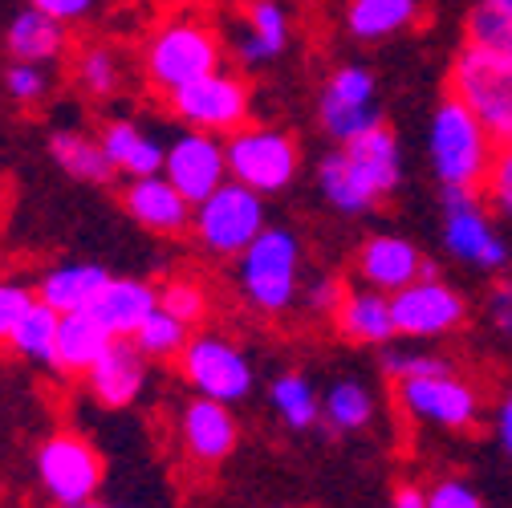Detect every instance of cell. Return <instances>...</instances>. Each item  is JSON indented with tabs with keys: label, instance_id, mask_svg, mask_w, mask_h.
<instances>
[{
	"label": "cell",
	"instance_id": "6da1fadb",
	"mask_svg": "<svg viewBox=\"0 0 512 508\" xmlns=\"http://www.w3.org/2000/svg\"><path fill=\"white\" fill-rule=\"evenodd\" d=\"M403 183V147L387 122L370 126L358 139L342 143L317 167V187L334 212L366 216L382 200H391Z\"/></svg>",
	"mask_w": 512,
	"mask_h": 508
},
{
	"label": "cell",
	"instance_id": "7a4b0ae2",
	"mask_svg": "<svg viewBox=\"0 0 512 508\" xmlns=\"http://www.w3.org/2000/svg\"><path fill=\"white\" fill-rule=\"evenodd\" d=\"M224 57L228 45L212 17H204L200 9H175L143 41V78L167 98L187 82L224 70Z\"/></svg>",
	"mask_w": 512,
	"mask_h": 508
},
{
	"label": "cell",
	"instance_id": "3957f363",
	"mask_svg": "<svg viewBox=\"0 0 512 508\" xmlns=\"http://www.w3.org/2000/svg\"><path fill=\"white\" fill-rule=\"evenodd\" d=\"M500 143L484 122L456 98L443 94L427 122V167L443 192H484Z\"/></svg>",
	"mask_w": 512,
	"mask_h": 508
},
{
	"label": "cell",
	"instance_id": "277c9868",
	"mask_svg": "<svg viewBox=\"0 0 512 508\" xmlns=\"http://www.w3.org/2000/svg\"><path fill=\"white\" fill-rule=\"evenodd\" d=\"M305 285V252L293 228L269 224L240 257H236V289L240 301L265 317H277L301 301Z\"/></svg>",
	"mask_w": 512,
	"mask_h": 508
},
{
	"label": "cell",
	"instance_id": "5b68a950",
	"mask_svg": "<svg viewBox=\"0 0 512 508\" xmlns=\"http://www.w3.org/2000/svg\"><path fill=\"white\" fill-rule=\"evenodd\" d=\"M447 94H456L496 143H512V53L464 41L447 70Z\"/></svg>",
	"mask_w": 512,
	"mask_h": 508
},
{
	"label": "cell",
	"instance_id": "8992f818",
	"mask_svg": "<svg viewBox=\"0 0 512 508\" xmlns=\"http://www.w3.org/2000/svg\"><path fill=\"white\" fill-rule=\"evenodd\" d=\"M265 228H269L265 196L236 179L220 183L212 196H204L191 208V236L216 261H236Z\"/></svg>",
	"mask_w": 512,
	"mask_h": 508
},
{
	"label": "cell",
	"instance_id": "52a82bcc",
	"mask_svg": "<svg viewBox=\"0 0 512 508\" xmlns=\"http://www.w3.org/2000/svg\"><path fill=\"white\" fill-rule=\"evenodd\" d=\"M439 240H443L447 257L468 269L500 273L512 265V248H508L504 232L496 228V216H492L484 192H443Z\"/></svg>",
	"mask_w": 512,
	"mask_h": 508
},
{
	"label": "cell",
	"instance_id": "ba28073f",
	"mask_svg": "<svg viewBox=\"0 0 512 508\" xmlns=\"http://www.w3.org/2000/svg\"><path fill=\"white\" fill-rule=\"evenodd\" d=\"M224 155H228V179L252 187L261 196L285 192L301 167L297 139L281 131V126H265V122H248L240 131H232L224 139Z\"/></svg>",
	"mask_w": 512,
	"mask_h": 508
},
{
	"label": "cell",
	"instance_id": "9c48e42d",
	"mask_svg": "<svg viewBox=\"0 0 512 508\" xmlns=\"http://www.w3.org/2000/svg\"><path fill=\"white\" fill-rule=\"evenodd\" d=\"M175 362H179V378L200 399H216L228 407L248 399L256 383V370L244 346H236L228 334H191Z\"/></svg>",
	"mask_w": 512,
	"mask_h": 508
},
{
	"label": "cell",
	"instance_id": "30bf717a",
	"mask_svg": "<svg viewBox=\"0 0 512 508\" xmlns=\"http://www.w3.org/2000/svg\"><path fill=\"white\" fill-rule=\"evenodd\" d=\"M167 106L187 131H204L220 139L252 122V90L232 70H216L200 82H187L183 90L167 94Z\"/></svg>",
	"mask_w": 512,
	"mask_h": 508
},
{
	"label": "cell",
	"instance_id": "8fae6325",
	"mask_svg": "<svg viewBox=\"0 0 512 508\" xmlns=\"http://www.w3.org/2000/svg\"><path fill=\"white\" fill-rule=\"evenodd\" d=\"M37 484L57 508L90 504L102 488V456L78 431H53L37 448Z\"/></svg>",
	"mask_w": 512,
	"mask_h": 508
},
{
	"label": "cell",
	"instance_id": "7c38bea8",
	"mask_svg": "<svg viewBox=\"0 0 512 508\" xmlns=\"http://www.w3.org/2000/svg\"><path fill=\"white\" fill-rule=\"evenodd\" d=\"M395 399L411 423L439 431H468L480 419V391L456 370L403 378V383H395Z\"/></svg>",
	"mask_w": 512,
	"mask_h": 508
},
{
	"label": "cell",
	"instance_id": "4fadbf2b",
	"mask_svg": "<svg viewBox=\"0 0 512 508\" xmlns=\"http://www.w3.org/2000/svg\"><path fill=\"white\" fill-rule=\"evenodd\" d=\"M391 313H395L399 338L431 342V338H447V334L464 330L468 297L456 285H447L439 273H423L419 281H411L407 289H399L391 297Z\"/></svg>",
	"mask_w": 512,
	"mask_h": 508
},
{
	"label": "cell",
	"instance_id": "5bb4252c",
	"mask_svg": "<svg viewBox=\"0 0 512 508\" xmlns=\"http://www.w3.org/2000/svg\"><path fill=\"white\" fill-rule=\"evenodd\" d=\"M378 122H387L378 106V78L366 66L346 61V66H338L326 78L322 94H317V126L342 147Z\"/></svg>",
	"mask_w": 512,
	"mask_h": 508
},
{
	"label": "cell",
	"instance_id": "9a60e30c",
	"mask_svg": "<svg viewBox=\"0 0 512 508\" xmlns=\"http://www.w3.org/2000/svg\"><path fill=\"white\" fill-rule=\"evenodd\" d=\"M163 175L175 183V192L196 208L204 196H212L220 183H228V155L220 135L204 131H183L167 143Z\"/></svg>",
	"mask_w": 512,
	"mask_h": 508
},
{
	"label": "cell",
	"instance_id": "2e32d148",
	"mask_svg": "<svg viewBox=\"0 0 512 508\" xmlns=\"http://www.w3.org/2000/svg\"><path fill=\"white\" fill-rule=\"evenodd\" d=\"M289 33L293 25L281 0H248L232 21L224 45L244 70H265L269 61H277L289 49Z\"/></svg>",
	"mask_w": 512,
	"mask_h": 508
},
{
	"label": "cell",
	"instance_id": "e0dca14e",
	"mask_svg": "<svg viewBox=\"0 0 512 508\" xmlns=\"http://www.w3.org/2000/svg\"><path fill=\"white\" fill-rule=\"evenodd\" d=\"M354 273L366 289H378L395 297L399 289H407L411 281H419L423 273H435V265H427V257L419 252V244H411L407 236L395 232H378L370 236L358 257H354Z\"/></svg>",
	"mask_w": 512,
	"mask_h": 508
},
{
	"label": "cell",
	"instance_id": "ac0fdd59",
	"mask_svg": "<svg viewBox=\"0 0 512 508\" xmlns=\"http://www.w3.org/2000/svg\"><path fill=\"white\" fill-rule=\"evenodd\" d=\"M179 443H183V452L196 464L216 468V464H224L236 452L240 423H236L228 403L196 395L191 403H183V411H179Z\"/></svg>",
	"mask_w": 512,
	"mask_h": 508
},
{
	"label": "cell",
	"instance_id": "d6986e66",
	"mask_svg": "<svg viewBox=\"0 0 512 508\" xmlns=\"http://www.w3.org/2000/svg\"><path fill=\"white\" fill-rule=\"evenodd\" d=\"M147 366H151L147 354L131 338H114L110 350L86 374V387H90L94 403H102L110 411H122V407L139 403V395L147 391Z\"/></svg>",
	"mask_w": 512,
	"mask_h": 508
},
{
	"label": "cell",
	"instance_id": "ffe728a7",
	"mask_svg": "<svg viewBox=\"0 0 512 508\" xmlns=\"http://www.w3.org/2000/svg\"><path fill=\"white\" fill-rule=\"evenodd\" d=\"M122 208L139 228L155 232V236H179L191 232V204L175 192V183L159 171V175H139L126 183L122 192Z\"/></svg>",
	"mask_w": 512,
	"mask_h": 508
},
{
	"label": "cell",
	"instance_id": "44dd1931",
	"mask_svg": "<svg viewBox=\"0 0 512 508\" xmlns=\"http://www.w3.org/2000/svg\"><path fill=\"white\" fill-rule=\"evenodd\" d=\"M155 305H159V285L139 277H110L86 313L110 338H135L139 326L155 313Z\"/></svg>",
	"mask_w": 512,
	"mask_h": 508
},
{
	"label": "cell",
	"instance_id": "7402d4cb",
	"mask_svg": "<svg viewBox=\"0 0 512 508\" xmlns=\"http://www.w3.org/2000/svg\"><path fill=\"white\" fill-rule=\"evenodd\" d=\"M334 326L346 342H358V346H391L399 338L391 297L378 289H366V285L346 289L342 305L334 309Z\"/></svg>",
	"mask_w": 512,
	"mask_h": 508
},
{
	"label": "cell",
	"instance_id": "603a6c76",
	"mask_svg": "<svg viewBox=\"0 0 512 508\" xmlns=\"http://www.w3.org/2000/svg\"><path fill=\"white\" fill-rule=\"evenodd\" d=\"M5 49L13 61H33V66H49V61H61L70 49V25L53 21L49 13L25 5L9 29H5Z\"/></svg>",
	"mask_w": 512,
	"mask_h": 508
},
{
	"label": "cell",
	"instance_id": "cb8c5ba5",
	"mask_svg": "<svg viewBox=\"0 0 512 508\" xmlns=\"http://www.w3.org/2000/svg\"><path fill=\"white\" fill-rule=\"evenodd\" d=\"M423 17V0H346L342 25L354 41L378 45L407 33Z\"/></svg>",
	"mask_w": 512,
	"mask_h": 508
},
{
	"label": "cell",
	"instance_id": "d4e9b609",
	"mask_svg": "<svg viewBox=\"0 0 512 508\" xmlns=\"http://www.w3.org/2000/svg\"><path fill=\"white\" fill-rule=\"evenodd\" d=\"M98 143H102L106 159L114 163V171L131 175V179H139V175H159V171H163L167 147H163L159 139H151L135 118H110V122L102 126Z\"/></svg>",
	"mask_w": 512,
	"mask_h": 508
},
{
	"label": "cell",
	"instance_id": "484cf974",
	"mask_svg": "<svg viewBox=\"0 0 512 508\" xmlns=\"http://www.w3.org/2000/svg\"><path fill=\"white\" fill-rule=\"evenodd\" d=\"M110 281V273L94 261H66L41 273L37 281V301L57 309V313H78L90 309V301L102 293V285Z\"/></svg>",
	"mask_w": 512,
	"mask_h": 508
},
{
	"label": "cell",
	"instance_id": "4316f807",
	"mask_svg": "<svg viewBox=\"0 0 512 508\" xmlns=\"http://www.w3.org/2000/svg\"><path fill=\"white\" fill-rule=\"evenodd\" d=\"M110 342H114V338L94 322L86 309L61 313V322H57V362H53V370L74 374V378H86V374L94 370V362L110 350Z\"/></svg>",
	"mask_w": 512,
	"mask_h": 508
},
{
	"label": "cell",
	"instance_id": "83f0119b",
	"mask_svg": "<svg viewBox=\"0 0 512 508\" xmlns=\"http://www.w3.org/2000/svg\"><path fill=\"white\" fill-rule=\"evenodd\" d=\"M49 159L82 183H110L118 175L114 163L106 159L102 143L82 135V131H53L49 135Z\"/></svg>",
	"mask_w": 512,
	"mask_h": 508
},
{
	"label": "cell",
	"instance_id": "f1b7e54d",
	"mask_svg": "<svg viewBox=\"0 0 512 508\" xmlns=\"http://www.w3.org/2000/svg\"><path fill=\"white\" fill-rule=\"evenodd\" d=\"M269 403H273V415L289 431H309V427H317V419H322V399H317V387L309 383L305 374H297V370H285V374L273 378Z\"/></svg>",
	"mask_w": 512,
	"mask_h": 508
},
{
	"label": "cell",
	"instance_id": "f546056e",
	"mask_svg": "<svg viewBox=\"0 0 512 508\" xmlns=\"http://www.w3.org/2000/svg\"><path fill=\"white\" fill-rule=\"evenodd\" d=\"M374 419V395L358 383V378H338L330 383V391L322 395V423L338 435L350 431H366Z\"/></svg>",
	"mask_w": 512,
	"mask_h": 508
},
{
	"label": "cell",
	"instance_id": "4dcf8cb0",
	"mask_svg": "<svg viewBox=\"0 0 512 508\" xmlns=\"http://www.w3.org/2000/svg\"><path fill=\"white\" fill-rule=\"evenodd\" d=\"M74 82L86 98H114L122 86V57L102 41L82 45L74 57Z\"/></svg>",
	"mask_w": 512,
	"mask_h": 508
},
{
	"label": "cell",
	"instance_id": "1f68e13d",
	"mask_svg": "<svg viewBox=\"0 0 512 508\" xmlns=\"http://www.w3.org/2000/svg\"><path fill=\"white\" fill-rule=\"evenodd\" d=\"M57 322H61V313L37 301V305L25 313V322L17 326L9 350H13L17 358L37 362V366H53V362H57Z\"/></svg>",
	"mask_w": 512,
	"mask_h": 508
},
{
	"label": "cell",
	"instance_id": "d6a6232c",
	"mask_svg": "<svg viewBox=\"0 0 512 508\" xmlns=\"http://www.w3.org/2000/svg\"><path fill=\"white\" fill-rule=\"evenodd\" d=\"M187 338H191V326H183L179 317H171L167 309L155 305V313L139 326V334H135L131 342L147 354V362H151V358H155V362H167V358H179V350L187 346Z\"/></svg>",
	"mask_w": 512,
	"mask_h": 508
},
{
	"label": "cell",
	"instance_id": "836d02e7",
	"mask_svg": "<svg viewBox=\"0 0 512 508\" xmlns=\"http://www.w3.org/2000/svg\"><path fill=\"white\" fill-rule=\"evenodd\" d=\"M159 309H167L171 317H179L183 326H204L208 313H212V301H208V289L196 281V277H171L159 285Z\"/></svg>",
	"mask_w": 512,
	"mask_h": 508
},
{
	"label": "cell",
	"instance_id": "e575fe53",
	"mask_svg": "<svg viewBox=\"0 0 512 508\" xmlns=\"http://www.w3.org/2000/svg\"><path fill=\"white\" fill-rule=\"evenodd\" d=\"M464 41L480 45V49H496V53H512V17L500 13L488 0H476L464 21Z\"/></svg>",
	"mask_w": 512,
	"mask_h": 508
},
{
	"label": "cell",
	"instance_id": "d590c367",
	"mask_svg": "<svg viewBox=\"0 0 512 508\" xmlns=\"http://www.w3.org/2000/svg\"><path fill=\"white\" fill-rule=\"evenodd\" d=\"M456 370L443 354H427V350H403V346H382V374L391 383H403V378H423V374H443Z\"/></svg>",
	"mask_w": 512,
	"mask_h": 508
},
{
	"label": "cell",
	"instance_id": "8d00e7d4",
	"mask_svg": "<svg viewBox=\"0 0 512 508\" xmlns=\"http://www.w3.org/2000/svg\"><path fill=\"white\" fill-rule=\"evenodd\" d=\"M37 305V289H29L25 281H5L0 277V346H9L17 326L25 322V313Z\"/></svg>",
	"mask_w": 512,
	"mask_h": 508
},
{
	"label": "cell",
	"instance_id": "74e56055",
	"mask_svg": "<svg viewBox=\"0 0 512 508\" xmlns=\"http://www.w3.org/2000/svg\"><path fill=\"white\" fill-rule=\"evenodd\" d=\"M49 82L53 78L45 74V66H33V61H13V66L5 70V90L21 106H37L49 94Z\"/></svg>",
	"mask_w": 512,
	"mask_h": 508
},
{
	"label": "cell",
	"instance_id": "f35d334b",
	"mask_svg": "<svg viewBox=\"0 0 512 508\" xmlns=\"http://www.w3.org/2000/svg\"><path fill=\"white\" fill-rule=\"evenodd\" d=\"M484 200L496 216L512 220V143H500V151H496V163L484 179Z\"/></svg>",
	"mask_w": 512,
	"mask_h": 508
},
{
	"label": "cell",
	"instance_id": "ab89813d",
	"mask_svg": "<svg viewBox=\"0 0 512 508\" xmlns=\"http://www.w3.org/2000/svg\"><path fill=\"white\" fill-rule=\"evenodd\" d=\"M427 508H488V504H484V496L468 480L443 476V480H435L427 488Z\"/></svg>",
	"mask_w": 512,
	"mask_h": 508
},
{
	"label": "cell",
	"instance_id": "60d3db41",
	"mask_svg": "<svg viewBox=\"0 0 512 508\" xmlns=\"http://www.w3.org/2000/svg\"><path fill=\"white\" fill-rule=\"evenodd\" d=\"M342 297H346V285L338 277H330V273H322V277H313V281L301 285V301H305L309 313L334 317V309L342 305Z\"/></svg>",
	"mask_w": 512,
	"mask_h": 508
},
{
	"label": "cell",
	"instance_id": "b9f144b4",
	"mask_svg": "<svg viewBox=\"0 0 512 508\" xmlns=\"http://www.w3.org/2000/svg\"><path fill=\"white\" fill-rule=\"evenodd\" d=\"M484 322L492 334L508 338L512 342V277L508 281H496L484 297Z\"/></svg>",
	"mask_w": 512,
	"mask_h": 508
},
{
	"label": "cell",
	"instance_id": "7bdbcfd3",
	"mask_svg": "<svg viewBox=\"0 0 512 508\" xmlns=\"http://www.w3.org/2000/svg\"><path fill=\"white\" fill-rule=\"evenodd\" d=\"M29 5L41 9V13H49L61 25H78V21H90L98 13L102 0H29Z\"/></svg>",
	"mask_w": 512,
	"mask_h": 508
},
{
	"label": "cell",
	"instance_id": "ee69618b",
	"mask_svg": "<svg viewBox=\"0 0 512 508\" xmlns=\"http://www.w3.org/2000/svg\"><path fill=\"white\" fill-rule=\"evenodd\" d=\"M496 439H500V448H504L508 460H512V387L504 391V399H500V407H496Z\"/></svg>",
	"mask_w": 512,
	"mask_h": 508
},
{
	"label": "cell",
	"instance_id": "f6af8a7d",
	"mask_svg": "<svg viewBox=\"0 0 512 508\" xmlns=\"http://www.w3.org/2000/svg\"><path fill=\"white\" fill-rule=\"evenodd\" d=\"M391 508H427V488L419 484H399L391 496Z\"/></svg>",
	"mask_w": 512,
	"mask_h": 508
},
{
	"label": "cell",
	"instance_id": "bcb514c9",
	"mask_svg": "<svg viewBox=\"0 0 512 508\" xmlns=\"http://www.w3.org/2000/svg\"><path fill=\"white\" fill-rule=\"evenodd\" d=\"M488 5H496L500 13H508V17H512V0H488Z\"/></svg>",
	"mask_w": 512,
	"mask_h": 508
},
{
	"label": "cell",
	"instance_id": "7dc6e473",
	"mask_svg": "<svg viewBox=\"0 0 512 508\" xmlns=\"http://www.w3.org/2000/svg\"><path fill=\"white\" fill-rule=\"evenodd\" d=\"M78 508H114V504H98V500H90V504H78Z\"/></svg>",
	"mask_w": 512,
	"mask_h": 508
},
{
	"label": "cell",
	"instance_id": "c3c4849f",
	"mask_svg": "<svg viewBox=\"0 0 512 508\" xmlns=\"http://www.w3.org/2000/svg\"><path fill=\"white\" fill-rule=\"evenodd\" d=\"M163 5H191V0H163Z\"/></svg>",
	"mask_w": 512,
	"mask_h": 508
}]
</instances>
